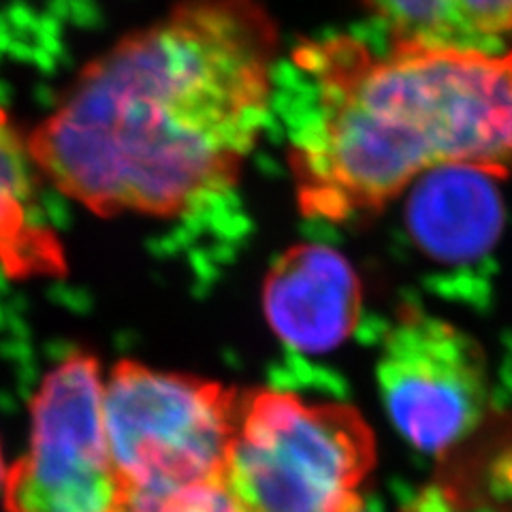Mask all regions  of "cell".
Returning <instances> with one entry per match:
<instances>
[{
  "label": "cell",
  "instance_id": "cell-9",
  "mask_svg": "<svg viewBox=\"0 0 512 512\" xmlns=\"http://www.w3.org/2000/svg\"><path fill=\"white\" fill-rule=\"evenodd\" d=\"M28 139L0 109V274L11 280L67 274V254L45 220Z\"/></svg>",
  "mask_w": 512,
  "mask_h": 512
},
{
  "label": "cell",
  "instance_id": "cell-11",
  "mask_svg": "<svg viewBox=\"0 0 512 512\" xmlns=\"http://www.w3.org/2000/svg\"><path fill=\"white\" fill-rule=\"evenodd\" d=\"M7 470H9V468H5V461H3V451H0V491H3V487H5Z\"/></svg>",
  "mask_w": 512,
  "mask_h": 512
},
{
  "label": "cell",
  "instance_id": "cell-5",
  "mask_svg": "<svg viewBox=\"0 0 512 512\" xmlns=\"http://www.w3.org/2000/svg\"><path fill=\"white\" fill-rule=\"evenodd\" d=\"M105 376L90 352H71L30 404L28 451L7 470V512H120L124 489L109 453Z\"/></svg>",
  "mask_w": 512,
  "mask_h": 512
},
{
  "label": "cell",
  "instance_id": "cell-1",
  "mask_svg": "<svg viewBox=\"0 0 512 512\" xmlns=\"http://www.w3.org/2000/svg\"><path fill=\"white\" fill-rule=\"evenodd\" d=\"M280 32L261 0H178L92 58L28 139L101 218H180L229 192L274 99Z\"/></svg>",
  "mask_w": 512,
  "mask_h": 512
},
{
  "label": "cell",
  "instance_id": "cell-8",
  "mask_svg": "<svg viewBox=\"0 0 512 512\" xmlns=\"http://www.w3.org/2000/svg\"><path fill=\"white\" fill-rule=\"evenodd\" d=\"M493 175L442 167L410 188L406 227L412 242L440 263H468L489 252L502 231V199Z\"/></svg>",
  "mask_w": 512,
  "mask_h": 512
},
{
  "label": "cell",
  "instance_id": "cell-12",
  "mask_svg": "<svg viewBox=\"0 0 512 512\" xmlns=\"http://www.w3.org/2000/svg\"><path fill=\"white\" fill-rule=\"evenodd\" d=\"M361 512H365V510H361Z\"/></svg>",
  "mask_w": 512,
  "mask_h": 512
},
{
  "label": "cell",
  "instance_id": "cell-3",
  "mask_svg": "<svg viewBox=\"0 0 512 512\" xmlns=\"http://www.w3.org/2000/svg\"><path fill=\"white\" fill-rule=\"evenodd\" d=\"M376 438L342 402L242 391L222 485L239 512H361Z\"/></svg>",
  "mask_w": 512,
  "mask_h": 512
},
{
  "label": "cell",
  "instance_id": "cell-7",
  "mask_svg": "<svg viewBox=\"0 0 512 512\" xmlns=\"http://www.w3.org/2000/svg\"><path fill=\"white\" fill-rule=\"evenodd\" d=\"M363 288L344 254L323 244L282 252L263 282V312L288 348L320 355L344 344L359 325Z\"/></svg>",
  "mask_w": 512,
  "mask_h": 512
},
{
  "label": "cell",
  "instance_id": "cell-6",
  "mask_svg": "<svg viewBox=\"0 0 512 512\" xmlns=\"http://www.w3.org/2000/svg\"><path fill=\"white\" fill-rule=\"evenodd\" d=\"M376 374L393 425L425 453H446L472 434L489 410L483 346L410 303L395 314Z\"/></svg>",
  "mask_w": 512,
  "mask_h": 512
},
{
  "label": "cell",
  "instance_id": "cell-4",
  "mask_svg": "<svg viewBox=\"0 0 512 512\" xmlns=\"http://www.w3.org/2000/svg\"><path fill=\"white\" fill-rule=\"evenodd\" d=\"M242 391L122 359L103 389L109 453L124 493L222 485Z\"/></svg>",
  "mask_w": 512,
  "mask_h": 512
},
{
  "label": "cell",
  "instance_id": "cell-10",
  "mask_svg": "<svg viewBox=\"0 0 512 512\" xmlns=\"http://www.w3.org/2000/svg\"><path fill=\"white\" fill-rule=\"evenodd\" d=\"M397 41L502 50L512 43V0H361Z\"/></svg>",
  "mask_w": 512,
  "mask_h": 512
},
{
  "label": "cell",
  "instance_id": "cell-2",
  "mask_svg": "<svg viewBox=\"0 0 512 512\" xmlns=\"http://www.w3.org/2000/svg\"><path fill=\"white\" fill-rule=\"evenodd\" d=\"M310 86L288 126L301 214L346 222L380 212L442 167L512 173V43L502 50L352 35L295 47Z\"/></svg>",
  "mask_w": 512,
  "mask_h": 512
}]
</instances>
